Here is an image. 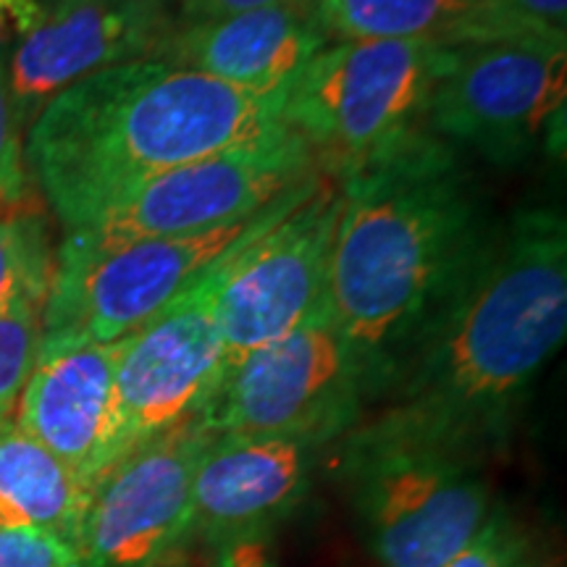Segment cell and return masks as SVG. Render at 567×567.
<instances>
[{
	"instance_id": "5",
	"label": "cell",
	"mask_w": 567,
	"mask_h": 567,
	"mask_svg": "<svg viewBox=\"0 0 567 567\" xmlns=\"http://www.w3.org/2000/svg\"><path fill=\"white\" fill-rule=\"evenodd\" d=\"M455 48L423 40L329 42L287 90L281 122L318 168L344 179L429 130L436 84Z\"/></svg>"
},
{
	"instance_id": "13",
	"label": "cell",
	"mask_w": 567,
	"mask_h": 567,
	"mask_svg": "<svg viewBox=\"0 0 567 567\" xmlns=\"http://www.w3.org/2000/svg\"><path fill=\"white\" fill-rule=\"evenodd\" d=\"M176 27L174 0H51L6 66L21 130L71 84L158 59Z\"/></svg>"
},
{
	"instance_id": "2",
	"label": "cell",
	"mask_w": 567,
	"mask_h": 567,
	"mask_svg": "<svg viewBox=\"0 0 567 567\" xmlns=\"http://www.w3.org/2000/svg\"><path fill=\"white\" fill-rule=\"evenodd\" d=\"M339 184L323 308L363 363L375 400L476 271L496 229L457 147L431 130Z\"/></svg>"
},
{
	"instance_id": "20",
	"label": "cell",
	"mask_w": 567,
	"mask_h": 567,
	"mask_svg": "<svg viewBox=\"0 0 567 567\" xmlns=\"http://www.w3.org/2000/svg\"><path fill=\"white\" fill-rule=\"evenodd\" d=\"M484 19L486 45L567 48V0H473Z\"/></svg>"
},
{
	"instance_id": "21",
	"label": "cell",
	"mask_w": 567,
	"mask_h": 567,
	"mask_svg": "<svg viewBox=\"0 0 567 567\" xmlns=\"http://www.w3.org/2000/svg\"><path fill=\"white\" fill-rule=\"evenodd\" d=\"M40 331V305L21 302L0 313V429L11 423L21 389L38 360Z\"/></svg>"
},
{
	"instance_id": "24",
	"label": "cell",
	"mask_w": 567,
	"mask_h": 567,
	"mask_svg": "<svg viewBox=\"0 0 567 567\" xmlns=\"http://www.w3.org/2000/svg\"><path fill=\"white\" fill-rule=\"evenodd\" d=\"M444 567H530V563L523 544L502 523L492 520L471 547Z\"/></svg>"
},
{
	"instance_id": "26",
	"label": "cell",
	"mask_w": 567,
	"mask_h": 567,
	"mask_svg": "<svg viewBox=\"0 0 567 567\" xmlns=\"http://www.w3.org/2000/svg\"><path fill=\"white\" fill-rule=\"evenodd\" d=\"M221 567H276L268 536H239L221 544Z\"/></svg>"
},
{
	"instance_id": "7",
	"label": "cell",
	"mask_w": 567,
	"mask_h": 567,
	"mask_svg": "<svg viewBox=\"0 0 567 567\" xmlns=\"http://www.w3.org/2000/svg\"><path fill=\"white\" fill-rule=\"evenodd\" d=\"M368 402L365 368L321 308L231 368L200 417L216 436L329 444L350 434Z\"/></svg>"
},
{
	"instance_id": "22",
	"label": "cell",
	"mask_w": 567,
	"mask_h": 567,
	"mask_svg": "<svg viewBox=\"0 0 567 567\" xmlns=\"http://www.w3.org/2000/svg\"><path fill=\"white\" fill-rule=\"evenodd\" d=\"M0 567H80V555L45 530L0 526Z\"/></svg>"
},
{
	"instance_id": "8",
	"label": "cell",
	"mask_w": 567,
	"mask_h": 567,
	"mask_svg": "<svg viewBox=\"0 0 567 567\" xmlns=\"http://www.w3.org/2000/svg\"><path fill=\"white\" fill-rule=\"evenodd\" d=\"M321 174L308 142L281 124L155 176L76 231L105 243L213 231L266 210Z\"/></svg>"
},
{
	"instance_id": "23",
	"label": "cell",
	"mask_w": 567,
	"mask_h": 567,
	"mask_svg": "<svg viewBox=\"0 0 567 567\" xmlns=\"http://www.w3.org/2000/svg\"><path fill=\"white\" fill-rule=\"evenodd\" d=\"M21 124L13 111L6 63H0V208L21 203L24 197V147Z\"/></svg>"
},
{
	"instance_id": "6",
	"label": "cell",
	"mask_w": 567,
	"mask_h": 567,
	"mask_svg": "<svg viewBox=\"0 0 567 567\" xmlns=\"http://www.w3.org/2000/svg\"><path fill=\"white\" fill-rule=\"evenodd\" d=\"M344 476L381 567H444L494 520L476 463L425 446L344 436Z\"/></svg>"
},
{
	"instance_id": "11",
	"label": "cell",
	"mask_w": 567,
	"mask_h": 567,
	"mask_svg": "<svg viewBox=\"0 0 567 567\" xmlns=\"http://www.w3.org/2000/svg\"><path fill=\"white\" fill-rule=\"evenodd\" d=\"M229 258L213 266L151 323L122 339L113 379L109 467L134 446L200 417L216 396L224 381L216 297Z\"/></svg>"
},
{
	"instance_id": "1",
	"label": "cell",
	"mask_w": 567,
	"mask_h": 567,
	"mask_svg": "<svg viewBox=\"0 0 567 567\" xmlns=\"http://www.w3.org/2000/svg\"><path fill=\"white\" fill-rule=\"evenodd\" d=\"M565 337V216L526 208L494 231L465 287L392 368L379 413L350 434L476 463L507 436Z\"/></svg>"
},
{
	"instance_id": "4",
	"label": "cell",
	"mask_w": 567,
	"mask_h": 567,
	"mask_svg": "<svg viewBox=\"0 0 567 567\" xmlns=\"http://www.w3.org/2000/svg\"><path fill=\"white\" fill-rule=\"evenodd\" d=\"M321 176L245 221L213 231L122 243L66 231L42 305L40 347L113 344L132 337L284 216Z\"/></svg>"
},
{
	"instance_id": "17",
	"label": "cell",
	"mask_w": 567,
	"mask_h": 567,
	"mask_svg": "<svg viewBox=\"0 0 567 567\" xmlns=\"http://www.w3.org/2000/svg\"><path fill=\"white\" fill-rule=\"evenodd\" d=\"M90 486L17 423L0 429V526L45 530L76 549Z\"/></svg>"
},
{
	"instance_id": "19",
	"label": "cell",
	"mask_w": 567,
	"mask_h": 567,
	"mask_svg": "<svg viewBox=\"0 0 567 567\" xmlns=\"http://www.w3.org/2000/svg\"><path fill=\"white\" fill-rule=\"evenodd\" d=\"M55 258L48 226L38 213L0 208V313L13 305H45Z\"/></svg>"
},
{
	"instance_id": "3",
	"label": "cell",
	"mask_w": 567,
	"mask_h": 567,
	"mask_svg": "<svg viewBox=\"0 0 567 567\" xmlns=\"http://www.w3.org/2000/svg\"><path fill=\"white\" fill-rule=\"evenodd\" d=\"M287 95H255L145 59L71 84L27 126L24 158L66 231L155 176L281 126Z\"/></svg>"
},
{
	"instance_id": "18",
	"label": "cell",
	"mask_w": 567,
	"mask_h": 567,
	"mask_svg": "<svg viewBox=\"0 0 567 567\" xmlns=\"http://www.w3.org/2000/svg\"><path fill=\"white\" fill-rule=\"evenodd\" d=\"M331 42L423 40L439 45H486L484 19L473 0H313Z\"/></svg>"
},
{
	"instance_id": "14",
	"label": "cell",
	"mask_w": 567,
	"mask_h": 567,
	"mask_svg": "<svg viewBox=\"0 0 567 567\" xmlns=\"http://www.w3.org/2000/svg\"><path fill=\"white\" fill-rule=\"evenodd\" d=\"M323 444L308 439L210 436L193 478V530L218 547L268 534L300 505Z\"/></svg>"
},
{
	"instance_id": "9",
	"label": "cell",
	"mask_w": 567,
	"mask_h": 567,
	"mask_svg": "<svg viewBox=\"0 0 567 567\" xmlns=\"http://www.w3.org/2000/svg\"><path fill=\"white\" fill-rule=\"evenodd\" d=\"M342 184L321 176L284 216L231 255L216 297L224 379L247 354L323 308Z\"/></svg>"
},
{
	"instance_id": "15",
	"label": "cell",
	"mask_w": 567,
	"mask_h": 567,
	"mask_svg": "<svg viewBox=\"0 0 567 567\" xmlns=\"http://www.w3.org/2000/svg\"><path fill=\"white\" fill-rule=\"evenodd\" d=\"M122 342L40 347L13 423L92 486L109 471Z\"/></svg>"
},
{
	"instance_id": "12",
	"label": "cell",
	"mask_w": 567,
	"mask_h": 567,
	"mask_svg": "<svg viewBox=\"0 0 567 567\" xmlns=\"http://www.w3.org/2000/svg\"><path fill=\"white\" fill-rule=\"evenodd\" d=\"M210 436L193 417L116 460L90 486L80 567L158 565L193 530V478Z\"/></svg>"
},
{
	"instance_id": "10",
	"label": "cell",
	"mask_w": 567,
	"mask_h": 567,
	"mask_svg": "<svg viewBox=\"0 0 567 567\" xmlns=\"http://www.w3.org/2000/svg\"><path fill=\"white\" fill-rule=\"evenodd\" d=\"M567 48L465 45L439 80L429 130L496 166H515L565 126Z\"/></svg>"
},
{
	"instance_id": "16",
	"label": "cell",
	"mask_w": 567,
	"mask_h": 567,
	"mask_svg": "<svg viewBox=\"0 0 567 567\" xmlns=\"http://www.w3.org/2000/svg\"><path fill=\"white\" fill-rule=\"evenodd\" d=\"M329 42L313 0H302L176 27L158 61L200 71L255 95H287Z\"/></svg>"
},
{
	"instance_id": "25",
	"label": "cell",
	"mask_w": 567,
	"mask_h": 567,
	"mask_svg": "<svg viewBox=\"0 0 567 567\" xmlns=\"http://www.w3.org/2000/svg\"><path fill=\"white\" fill-rule=\"evenodd\" d=\"M287 3H302V0H174V17L176 24L187 27Z\"/></svg>"
}]
</instances>
